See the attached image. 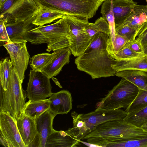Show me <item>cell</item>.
<instances>
[{"instance_id":"6da1fadb","label":"cell","mask_w":147,"mask_h":147,"mask_svg":"<svg viewBox=\"0 0 147 147\" xmlns=\"http://www.w3.org/2000/svg\"><path fill=\"white\" fill-rule=\"evenodd\" d=\"M109 38L102 32L96 34L84 52L75 59L77 69L93 79L115 75L116 71L112 66L117 61L111 57L107 50Z\"/></svg>"},{"instance_id":"7a4b0ae2","label":"cell","mask_w":147,"mask_h":147,"mask_svg":"<svg viewBox=\"0 0 147 147\" xmlns=\"http://www.w3.org/2000/svg\"><path fill=\"white\" fill-rule=\"evenodd\" d=\"M127 113L121 109H96L86 114L71 113L73 127L65 131L78 140L90 134L99 125L107 121L123 120Z\"/></svg>"},{"instance_id":"3957f363","label":"cell","mask_w":147,"mask_h":147,"mask_svg":"<svg viewBox=\"0 0 147 147\" xmlns=\"http://www.w3.org/2000/svg\"><path fill=\"white\" fill-rule=\"evenodd\" d=\"M147 136V131L123 120L107 121L98 125L82 140L88 142L119 140H129Z\"/></svg>"},{"instance_id":"277c9868","label":"cell","mask_w":147,"mask_h":147,"mask_svg":"<svg viewBox=\"0 0 147 147\" xmlns=\"http://www.w3.org/2000/svg\"><path fill=\"white\" fill-rule=\"evenodd\" d=\"M37 6L49 10L63 12L88 20L103 3L98 0H34Z\"/></svg>"},{"instance_id":"5b68a950","label":"cell","mask_w":147,"mask_h":147,"mask_svg":"<svg viewBox=\"0 0 147 147\" xmlns=\"http://www.w3.org/2000/svg\"><path fill=\"white\" fill-rule=\"evenodd\" d=\"M22 84L13 68L6 90L0 86V112L10 115L16 121L24 114L27 93Z\"/></svg>"},{"instance_id":"8992f818","label":"cell","mask_w":147,"mask_h":147,"mask_svg":"<svg viewBox=\"0 0 147 147\" xmlns=\"http://www.w3.org/2000/svg\"><path fill=\"white\" fill-rule=\"evenodd\" d=\"M29 32L35 33L41 44H47L48 52L69 47L70 44L71 28L63 17L54 24L40 26Z\"/></svg>"},{"instance_id":"52a82bcc","label":"cell","mask_w":147,"mask_h":147,"mask_svg":"<svg viewBox=\"0 0 147 147\" xmlns=\"http://www.w3.org/2000/svg\"><path fill=\"white\" fill-rule=\"evenodd\" d=\"M139 89L133 83L122 78L105 96L97 103L96 109H125L134 100Z\"/></svg>"},{"instance_id":"ba28073f","label":"cell","mask_w":147,"mask_h":147,"mask_svg":"<svg viewBox=\"0 0 147 147\" xmlns=\"http://www.w3.org/2000/svg\"><path fill=\"white\" fill-rule=\"evenodd\" d=\"M63 17L70 25L71 30L70 44L69 47L72 54L78 57L82 54L89 45L92 37L86 31L89 23L88 20L65 14Z\"/></svg>"},{"instance_id":"9c48e42d","label":"cell","mask_w":147,"mask_h":147,"mask_svg":"<svg viewBox=\"0 0 147 147\" xmlns=\"http://www.w3.org/2000/svg\"><path fill=\"white\" fill-rule=\"evenodd\" d=\"M26 89L27 97L29 100H43L52 93L50 79L41 71L31 70Z\"/></svg>"},{"instance_id":"30bf717a","label":"cell","mask_w":147,"mask_h":147,"mask_svg":"<svg viewBox=\"0 0 147 147\" xmlns=\"http://www.w3.org/2000/svg\"><path fill=\"white\" fill-rule=\"evenodd\" d=\"M27 41L6 43L3 45L9 54L13 68L22 84L30 56L26 47Z\"/></svg>"},{"instance_id":"8fae6325","label":"cell","mask_w":147,"mask_h":147,"mask_svg":"<svg viewBox=\"0 0 147 147\" xmlns=\"http://www.w3.org/2000/svg\"><path fill=\"white\" fill-rule=\"evenodd\" d=\"M37 11L28 19L12 24L5 25L9 38L12 42L26 41L33 45H38L34 33L29 32L36 28L33 22L37 15Z\"/></svg>"},{"instance_id":"7c38bea8","label":"cell","mask_w":147,"mask_h":147,"mask_svg":"<svg viewBox=\"0 0 147 147\" xmlns=\"http://www.w3.org/2000/svg\"><path fill=\"white\" fill-rule=\"evenodd\" d=\"M39 9L34 0H21L10 9L0 16L5 25L26 20Z\"/></svg>"},{"instance_id":"4fadbf2b","label":"cell","mask_w":147,"mask_h":147,"mask_svg":"<svg viewBox=\"0 0 147 147\" xmlns=\"http://www.w3.org/2000/svg\"><path fill=\"white\" fill-rule=\"evenodd\" d=\"M0 130L9 147H26L21 138L16 121L10 115L0 112Z\"/></svg>"},{"instance_id":"5bb4252c","label":"cell","mask_w":147,"mask_h":147,"mask_svg":"<svg viewBox=\"0 0 147 147\" xmlns=\"http://www.w3.org/2000/svg\"><path fill=\"white\" fill-rule=\"evenodd\" d=\"M49 99L50 101L49 110L56 115L67 114L72 109V96L67 90H63L52 93Z\"/></svg>"},{"instance_id":"9a60e30c","label":"cell","mask_w":147,"mask_h":147,"mask_svg":"<svg viewBox=\"0 0 147 147\" xmlns=\"http://www.w3.org/2000/svg\"><path fill=\"white\" fill-rule=\"evenodd\" d=\"M55 51V55L51 63L41 71L50 78L58 74L63 67L69 63L71 53L69 47L59 49Z\"/></svg>"},{"instance_id":"2e32d148","label":"cell","mask_w":147,"mask_h":147,"mask_svg":"<svg viewBox=\"0 0 147 147\" xmlns=\"http://www.w3.org/2000/svg\"><path fill=\"white\" fill-rule=\"evenodd\" d=\"M115 26L122 24L134 12L138 3L133 0H112Z\"/></svg>"},{"instance_id":"e0dca14e","label":"cell","mask_w":147,"mask_h":147,"mask_svg":"<svg viewBox=\"0 0 147 147\" xmlns=\"http://www.w3.org/2000/svg\"><path fill=\"white\" fill-rule=\"evenodd\" d=\"M55 116L49 109L35 119L37 132L40 137L41 147H45L48 137L55 130L53 124Z\"/></svg>"},{"instance_id":"ac0fdd59","label":"cell","mask_w":147,"mask_h":147,"mask_svg":"<svg viewBox=\"0 0 147 147\" xmlns=\"http://www.w3.org/2000/svg\"><path fill=\"white\" fill-rule=\"evenodd\" d=\"M16 122L22 140L27 147L37 133L35 119L24 114L16 119Z\"/></svg>"},{"instance_id":"d6986e66","label":"cell","mask_w":147,"mask_h":147,"mask_svg":"<svg viewBox=\"0 0 147 147\" xmlns=\"http://www.w3.org/2000/svg\"><path fill=\"white\" fill-rule=\"evenodd\" d=\"M79 140L65 131H54L47 137L45 147H77L80 145Z\"/></svg>"},{"instance_id":"ffe728a7","label":"cell","mask_w":147,"mask_h":147,"mask_svg":"<svg viewBox=\"0 0 147 147\" xmlns=\"http://www.w3.org/2000/svg\"><path fill=\"white\" fill-rule=\"evenodd\" d=\"M116 72L128 69H134L147 72V55L117 61L112 65Z\"/></svg>"},{"instance_id":"44dd1931","label":"cell","mask_w":147,"mask_h":147,"mask_svg":"<svg viewBox=\"0 0 147 147\" xmlns=\"http://www.w3.org/2000/svg\"><path fill=\"white\" fill-rule=\"evenodd\" d=\"M123 78L142 89L147 84V72L134 69H128L116 72L115 75Z\"/></svg>"},{"instance_id":"7402d4cb","label":"cell","mask_w":147,"mask_h":147,"mask_svg":"<svg viewBox=\"0 0 147 147\" xmlns=\"http://www.w3.org/2000/svg\"><path fill=\"white\" fill-rule=\"evenodd\" d=\"M147 21V5L137 4L135 7L133 13L121 25H127L137 30L138 32Z\"/></svg>"},{"instance_id":"603a6c76","label":"cell","mask_w":147,"mask_h":147,"mask_svg":"<svg viewBox=\"0 0 147 147\" xmlns=\"http://www.w3.org/2000/svg\"><path fill=\"white\" fill-rule=\"evenodd\" d=\"M50 102L49 99L36 101L29 100L24 105V114L35 119L49 109Z\"/></svg>"},{"instance_id":"cb8c5ba5","label":"cell","mask_w":147,"mask_h":147,"mask_svg":"<svg viewBox=\"0 0 147 147\" xmlns=\"http://www.w3.org/2000/svg\"><path fill=\"white\" fill-rule=\"evenodd\" d=\"M100 13L108 23L110 30V37L107 44H112L116 35L115 25L113 10L112 0H107L103 2Z\"/></svg>"},{"instance_id":"d4e9b609","label":"cell","mask_w":147,"mask_h":147,"mask_svg":"<svg viewBox=\"0 0 147 147\" xmlns=\"http://www.w3.org/2000/svg\"><path fill=\"white\" fill-rule=\"evenodd\" d=\"M97 145L103 147H147V136L129 140L101 141Z\"/></svg>"},{"instance_id":"484cf974","label":"cell","mask_w":147,"mask_h":147,"mask_svg":"<svg viewBox=\"0 0 147 147\" xmlns=\"http://www.w3.org/2000/svg\"><path fill=\"white\" fill-rule=\"evenodd\" d=\"M65 14L63 12L49 10L39 7L37 16L32 23L36 26H43L62 18Z\"/></svg>"},{"instance_id":"4316f807","label":"cell","mask_w":147,"mask_h":147,"mask_svg":"<svg viewBox=\"0 0 147 147\" xmlns=\"http://www.w3.org/2000/svg\"><path fill=\"white\" fill-rule=\"evenodd\" d=\"M52 53H43L33 56L31 58L30 65L32 69L37 71L42 70L49 65L55 56L56 52Z\"/></svg>"},{"instance_id":"83f0119b","label":"cell","mask_w":147,"mask_h":147,"mask_svg":"<svg viewBox=\"0 0 147 147\" xmlns=\"http://www.w3.org/2000/svg\"><path fill=\"white\" fill-rule=\"evenodd\" d=\"M147 107V84L142 89H139L136 98L124 111L127 114L135 113Z\"/></svg>"},{"instance_id":"f1b7e54d","label":"cell","mask_w":147,"mask_h":147,"mask_svg":"<svg viewBox=\"0 0 147 147\" xmlns=\"http://www.w3.org/2000/svg\"><path fill=\"white\" fill-rule=\"evenodd\" d=\"M86 29L91 37L100 32L106 34L110 37V30L108 23L102 16L97 19L94 23L89 22L86 26Z\"/></svg>"},{"instance_id":"f546056e","label":"cell","mask_w":147,"mask_h":147,"mask_svg":"<svg viewBox=\"0 0 147 147\" xmlns=\"http://www.w3.org/2000/svg\"><path fill=\"white\" fill-rule=\"evenodd\" d=\"M13 66L8 57L2 59L0 62V86L6 90Z\"/></svg>"},{"instance_id":"4dcf8cb0","label":"cell","mask_w":147,"mask_h":147,"mask_svg":"<svg viewBox=\"0 0 147 147\" xmlns=\"http://www.w3.org/2000/svg\"><path fill=\"white\" fill-rule=\"evenodd\" d=\"M123 120L137 127H141L147 123V107L135 113L127 114Z\"/></svg>"},{"instance_id":"1f68e13d","label":"cell","mask_w":147,"mask_h":147,"mask_svg":"<svg viewBox=\"0 0 147 147\" xmlns=\"http://www.w3.org/2000/svg\"><path fill=\"white\" fill-rule=\"evenodd\" d=\"M129 42L123 37L116 34L113 43L111 44H107V50L110 55H113L127 47Z\"/></svg>"},{"instance_id":"d6a6232c","label":"cell","mask_w":147,"mask_h":147,"mask_svg":"<svg viewBox=\"0 0 147 147\" xmlns=\"http://www.w3.org/2000/svg\"><path fill=\"white\" fill-rule=\"evenodd\" d=\"M116 34L122 36L129 42L136 39L138 30L127 24L115 26Z\"/></svg>"},{"instance_id":"836d02e7","label":"cell","mask_w":147,"mask_h":147,"mask_svg":"<svg viewBox=\"0 0 147 147\" xmlns=\"http://www.w3.org/2000/svg\"><path fill=\"white\" fill-rule=\"evenodd\" d=\"M147 55L135 52L127 47H125L116 53L111 55V57L117 61L132 59Z\"/></svg>"},{"instance_id":"e575fe53","label":"cell","mask_w":147,"mask_h":147,"mask_svg":"<svg viewBox=\"0 0 147 147\" xmlns=\"http://www.w3.org/2000/svg\"><path fill=\"white\" fill-rule=\"evenodd\" d=\"M21 0H6L0 7V16L10 9Z\"/></svg>"},{"instance_id":"d590c367","label":"cell","mask_w":147,"mask_h":147,"mask_svg":"<svg viewBox=\"0 0 147 147\" xmlns=\"http://www.w3.org/2000/svg\"><path fill=\"white\" fill-rule=\"evenodd\" d=\"M127 47L135 52L145 54L141 45V41L137 38L129 42Z\"/></svg>"},{"instance_id":"8d00e7d4","label":"cell","mask_w":147,"mask_h":147,"mask_svg":"<svg viewBox=\"0 0 147 147\" xmlns=\"http://www.w3.org/2000/svg\"><path fill=\"white\" fill-rule=\"evenodd\" d=\"M0 41L7 43L12 42L9 37L5 25L1 20H0Z\"/></svg>"},{"instance_id":"74e56055","label":"cell","mask_w":147,"mask_h":147,"mask_svg":"<svg viewBox=\"0 0 147 147\" xmlns=\"http://www.w3.org/2000/svg\"><path fill=\"white\" fill-rule=\"evenodd\" d=\"M41 147V140L40 135L37 132L34 139L27 147Z\"/></svg>"},{"instance_id":"f35d334b","label":"cell","mask_w":147,"mask_h":147,"mask_svg":"<svg viewBox=\"0 0 147 147\" xmlns=\"http://www.w3.org/2000/svg\"><path fill=\"white\" fill-rule=\"evenodd\" d=\"M136 38L141 41L144 53L147 55V32L142 36L137 37Z\"/></svg>"},{"instance_id":"ab89813d","label":"cell","mask_w":147,"mask_h":147,"mask_svg":"<svg viewBox=\"0 0 147 147\" xmlns=\"http://www.w3.org/2000/svg\"><path fill=\"white\" fill-rule=\"evenodd\" d=\"M147 32V21L140 28L137 34L136 37L142 36Z\"/></svg>"},{"instance_id":"60d3db41","label":"cell","mask_w":147,"mask_h":147,"mask_svg":"<svg viewBox=\"0 0 147 147\" xmlns=\"http://www.w3.org/2000/svg\"><path fill=\"white\" fill-rule=\"evenodd\" d=\"M0 144L5 147H9L8 142L2 132L0 131Z\"/></svg>"},{"instance_id":"b9f144b4","label":"cell","mask_w":147,"mask_h":147,"mask_svg":"<svg viewBox=\"0 0 147 147\" xmlns=\"http://www.w3.org/2000/svg\"><path fill=\"white\" fill-rule=\"evenodd\" d=\"M141 127L144 130L147 131V123Z\"/></svg>"},{"instance_id":"7bdbcfd3","label":"cell","mask_w":147,"mask_h":147,"mask_svg":"<svg viewBox=\"0 0 147 147\" xmlns=\"http://www.w3.org/2000/svg\"><path fill=\"white\" fill-rule=\"evenodd\" d=\"M6 0H0V7H1Z\"/></svg>"},{"instance_id":"ee69618b","label":"cell","mask_w":147,"mask_h":147,"mask_svg":"<svg viewBox=\"0 0 147 147\" xmlns=\"http://www.w3.org/2000/svg\"><path fill=\"white\" fill-rule=\"evenodd\" d=\"M100 2H101L102 3L104 2V1L107 0H98Z\"/></svg>"}]
</instances>
